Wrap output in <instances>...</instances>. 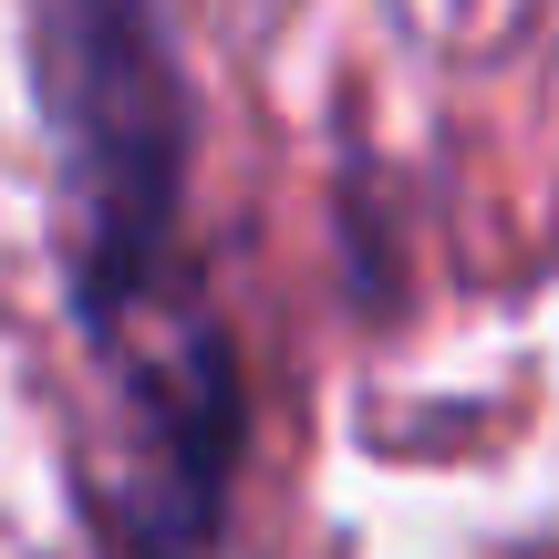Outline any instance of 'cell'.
Here are the masks:
<instances>
[{
	"label": "cell",
	"mask_w": 559,
	"mask_h": 559,
	"mask_svg": "<svg viewBox=\"0 0 559 559\" xmlns=\"http://www.w3.org/2000/svg\"><path fill=\"white\" fill-rule=\"evenodd\" d=\"M104 353V528L135 559H207L218 549V508H228V466H239V373L228 342L177 280L83 311Z\"/></svg>",
	"instance_id": "cell-2"
},
{
	"label": "cell",
	"mask_w": 559,
	"mask_h": 559,
	"mask_svg": "<svg viewBox=\"0 0 559 559\" xmlns=\"http://www.w3.org/2000/svg\"><path fill=\"white\" fill-rule=\"evenodd\" d=\"M41 104L73 187V300L115 311L177 280L187 94L156 0H41Z\"/></svg>",
	"instance_id": "cell-1"
}]
</instances>
